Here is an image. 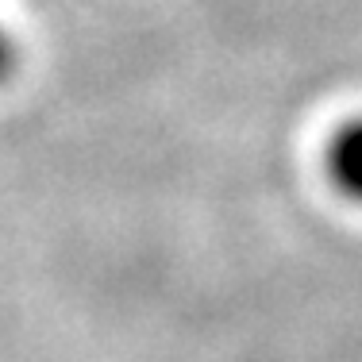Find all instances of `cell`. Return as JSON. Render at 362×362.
I'll return each mask as SVG.
<instances>
[{"label": "cell", "mask_w": 362, "mask_h": 362, "mask_svg": "<svg viewBox=\"0 0 362 362\" xmlns=\"http://www.w3.org/2000/svg\"><path fill=\"white\" fill-rule=\"evenodd\" d=\"M327 170H332V181L343 189V193H358V181H362V139H358V127L355 124H347L339 132V139H332Z\"/></svg>", "instance_id": "obj_1"}, {"label": "cell", "mask_w": 362, "mask_h": 362, "mask_svg": "<svg viewBox=\"0 0 362 362\" xmlns=\"http://www.w3.org/2000/svg\"><path fill=\"white\" fill-rule=\"evenodd\" d=\"M12 42H8V35L0 31V77H8V70H12Z\"/></svg>", "instance_id": "obj_2"}]
</instances>
